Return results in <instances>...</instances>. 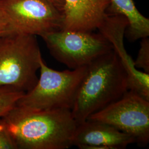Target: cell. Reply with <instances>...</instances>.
Here are the masks:
<instances>
[{
    "instance_id": "obj_3",
    "label": "cell",
    "mask_w": 149,
    "mask_h": 149,
    "mask_svg": "<svg viewBox=\"0 0 149 149\" xmlns=\"http://www.w3.org/2000/svg\"><path fill=\"white\" fill-rule=\"evenodd\" d=\"M43 59L36 36L12 34L0 37V88L24 93L38 80Z\"/></svg>"
},
{
    "instance_id": "obj_2",
    "label": "cell",
    "mask_w": 149,
    "mask_h": 149,
    "mask_svg": "<svg viewBox=\"0 0 149 149\" xmlns=\"http://www.w3.org/2000/svg\"><path fill=\"white\" fill-rule=\"evenodd\" d=\"M128 76L113 50L87 66L71 114L77 124L120 99L128 91Z\"/></svg>"
},
{
    "instance_id": "obj_6",
    "label": "cell",
    "mask_w": 149,
    "mask_h": 149,
    "mask_svg": "<svg viewBox=\"0 0 149 149\" xmlns=\"http://www.w3.org/2000/svg\"><path fill=\"white\" fill-rule=\"evenodd\" d=\"M41 37L54 58L71 69L88 66L113 50L111 43L100 32L60 30Z\"/></svg>"
},
{
    "instance_id": "obj_11",
    "label": "cell",
    "mask_w": 149,
    "mask_h": 149,
    "mask_svg": "<svg viewBox=\"0 0 149 149\" xmlns=\"http://www.w3.org/2000/svg\"><path fill=\"white\" fill-rule=\"evenodd\" d=\"M107 13L124 16L128 21L124 37L130 42L149 37V19L137 9L133 0H111Z\"/></svg>"
},
{
    "instance_id": "obj_4",
    "label": "cell",
    "mask_w": 149,
    "mask_h": 149,
    "mask_svg": "<svg viewBox=\"0 0 149 149\" xmlns=\"http://www.w3.org/2000/svg\"><path fill=\"white\" fill-rule=\"evenodd\" d=\"M39 70L36 85L22 96L16 106L33 111H71L87 66L60 71L48 67L42 59Z\"/></svg>"
},
{
    "instance_id": "obj_9",
    "label": "cell",
    "mask_w": 149,
    "mask_h": 149,
    "mask_svg": "<svg viewBox=\"0 0 149 149\" xmlns=\"http://www.w3.org/2000/svg\"><path fill=\"white\" fill-rule=\"evenodd\" d=\"M135 143L130 135L112 125L87 119L77 125L72 139V146L80 149H122Z\"/></svg>"
},
{
    "instance_id": "obj_10",
    "label": "cell",
    "mask_w": 149,
    "mask_h": 149,
    "mask_svg": "<svg viewBox=\"0 0 149 149\" xmlns=\"http://www.w3.org/2000/svg\"><path fill=\"white\" fill-rule=\"evenodd\" d=\"M63 31L91 32L101 26L111 0H64Z\"/></svg>"
},
{
    "instance_id": "obj_7",
    "label": "cell",
    "mask_w": 149,
    "mask_h": 149,
    "mask_svg": "<svg viewBox=\"0 0 149 149\" xmlns=\"http://www.w3.org/2000/svg\"><path fill=\"white\" fill-rule=\"evenodd\" d=\"M88 119L106 123L132 136L145 147L149 143V101L133 91Z\"/></svg>"
},
{
    "instance_id": "obj_14",
    "label": "cell",
    "mask_w": 149,
    "mask_h": 149,
    "mask_svg": "<svg viewBox=\"0 0 149 149\" xmlns=\"http://www.w3.org/2000/svg\"><path fill=\"white\" fill-rule=\"evenodd\" d=\"M0 149H17L7 127L0 118Z\"/></svg>"
},
{
    "instance_id": "obj_1",
    "label": "cell",
    "mask_w": 149,
    "mask_h": 149,
    "mask_svg": "<svg viewBox=\"0 0 149 149\" xmlns=\"http://www.w3.org/2000/svg\"><path fill=\"white\" fill-rule=\"evenodd\" d=\"M18 149H66L77 123L70 110L33 111L16 106L3 117Z\"/></svg>"
},
{
    "instance_id": "obj_12",
    "label": "cell",
    "mask_w": 149,
    "mask_h": 149,
    "mask_svg": "<svg viewBox=\"0 0 149 149\" xmlns=\"http://www.w3.org/2000/svg\"><path fill=\"white\" fill-rule=\"evenodd\" d=\"M24 94L9 88H0V118L16 106L17 102Z\"/></svg>"
},
{
    "instance_id": "obj_8",
    "label": "cell",
    "mask_w": 149,
    "mask_h": 149,
    "mask_svg": "<svg viewBox=\"0 0 149 149\" xmlns=\"http://www.w3.org/2000/svg\"><path fill=\"white\" fill-rule=\"evenodd\" d=\"M128 22L121 15L108 13L99 32L111 43L113 50L120 60L128 76L129 90L133 91L149 101V74L141 72L134 65L124 44V33Z\"/></svg>"
},
{
    "instance_id": "obj_13",
    "label": "cell",
    "mask_w": 149,
    "mask_h": 149,
    "mask_svg": "<svg viewBox=\"0 0 149 149\" xmlns=\"http://www.w3.org/2000/svg\"><path fill=\"white\" fill-rule=\"evenodd\" d=\"M135 67L144 70V72L149 74V39L144 38L141 39L140 48L137 58L134 61Z\"/></svg>"
},
{
    "instance_id": "obj_15",
    "label": "cell",
    "mask_w": 149,
    "mask_h": 149,
    "mask_svg": "<svg viewBox=\"0 0 149 149\" xmlns=\"http://www.w3.org/2000/svg\"><path fill=\"white\" fill-rule=\"evenodd\" d=\"M48 1L53 3L54 5L59 7V8L61 9V10H63L64 4H65L64 0H48Z\"/></svg>"
},
{
    "instance_id": "obj_5",
    "label": "cell",
    "mask_w": 149,
    "mask_h": 149,
    "mask_svg": "<svg viewBox=\"0 0 149 149\" xmlns=\"http://www.w3.org/2000/svg\"><path fill=\"white\" fill-rule=\"evenodd\" d=\"M3 34L43 35L62 29L63 10L48 0H0Z\"/></svg>"
},
{
    "instance_id": "obj_16",
    "label": "cell",
    "mask_w": 149,
    "mask_h": 149,
    "mask_svg": "<svg viewBox=\"0 0 149 149\" xmlns=\"http://www.w3.org/2000/svg\"><path fill=\"white\" fill-rule=\"evenodd\" d=\"M4 29H5V23L2 16L0 14V37L3 36Z\"/></svg>"
}]
</instances>
